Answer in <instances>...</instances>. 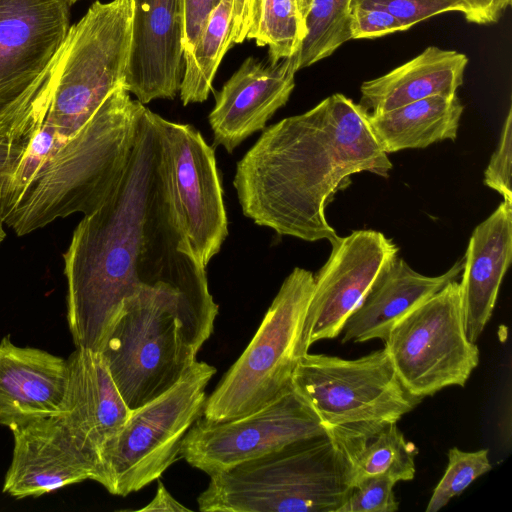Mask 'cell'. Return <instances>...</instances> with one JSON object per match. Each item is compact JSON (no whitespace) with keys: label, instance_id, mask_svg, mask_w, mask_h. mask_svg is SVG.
<instances>
[{"label":"cell","instance_id":"obj_37","mask_svg":"<svg viewBox=\"0 0 512 512\" xmlns=\"http://www.w3.org/2000/svg\"><path fill=\"white\" fill-rule=\"evenodd\" d=\"M260 1L261 0H257V2H256V11H255L254 24H253L252 30L250 31V33L247 36V39L249 38V36L251 35V33L253 32V30L255 28V25H256V22H257V18H258V13H259Z\"/></svg>","mask_w":512,"mask_h":512},{"label":"cell","instance_id":"obj_38","mask_svg":"<svg viewBox=\"0 0 512 512\" xmlns=\"http://www.w3.org/2000/svg\"><path fill=\"white\" fill-rule=\"evenodd\" d=\"M501 8L503 11L511 4V0H500Z\"/></svg>","mask_w":512,"mask_h":512},{"label":"cell","instance_id":"obj_14","mask_svg":"<svg viewBox=\"0 0 512 512\" xmlns=\"http://www.w3.org/2000/svg\"><path fill=\"white\" fill-rule=\"evenodd\" d=\"M67 0H0V112L33 82L64 40Z\"/></svg>","mask_w":512,"mask_h":512},{"label":"cell","instance_id":"obj_31","mask_svg":"<svg viewBox=\"0 0 512 512\" xmlns=\"http://www.w3.org/2000/svg\"><path fill=\"white\" fill-rule=\"evenodd\" d=\"M351 40L373 39L408 30L394 15L378 7H355L349 12Z\"/></svg>","mask_w":512,"mask_h":512},{"label":"cell","instance_id":"obj_17","mask_svg":"<svg viewBox=\"0 0 512 512\" xmlns=\"http://www.w3.org/2000/svg\"><path fill=\"white\" fill-rule=\"evenodd\" d=\"M68 388L67 359L19 347L9 336L0 342V424L10 429L59 415Z\"/></svg>","mask_w":512,"mask_h":512},{"label":"cell","instance_id":"obj_1","mask_svg":"<svg viewBox=\"0 0 512 512\" xmlns=\"http://www.w3.org/2000/svg\"><path fill=\"white\" fill-rule=\"evenodd\" d=\"M159 117L143 106L120 179L63 254L76 348L100 352L124 301L159 285L179 292L201 346L213 333L218 305L182 225Z\"/></svg>","mask_w":512,"mask_h":512},{"label":"cell","instance_id":"obj_9","mask_svg":"<svg viewBox=\"0 0 512 512\" xmlns=\"http://www.w3.org/2000/svg\"><path fill=\"white\" fill-rule=\"evenodd\" d=\"M292 385L324 428L398 422L421 401L402 385L385 347L357 359L307 352L297 362Z\"/></svg>","mask_w":512,"mask_h":512},{"label":"cell","instance_id":"obj_34","mask_svg":"<svg viewBox=\"0 0 512 512\" xmlns=\"http://www.w3.org/2000/svg\"><path fill=\"white\" fill-rule=\"evenodd\" d=\"M468 6V22L475 24L496 23L502 13L500 0H465Z\"/></svg>","mask_w":512,"mask_h":512},{"label":"cell","instance_id":"obj_15","mask_svg":"<svg viewBox=\"0 0 512 512\" xmlns=\"http://www.w3.org/2000/svg\"><path fill=\"white\" fill-rule=\"evenodd\" d=\"M131 42L125 88L147 104L174 99L183 73L180 0H130Z\"/></svg>","mask_w":512,"mask_h":512},{"label":"cell","instance_id":"obj_13","mask_svg":"<svg viewBox=\"0 0 512 512\" xmlns=\"http://www.w3.org/2000/svg\"><path fill=\"white\" fill-rule=\"evenodd\" d=\"M14 448L3 492L21 499L65 486L95 481L97 458L88 452L60 415L11 428Z\"/></svg>","mask_w":512,"mask_h":512},{"label":"cell","instance_id":"obj_18","mask_svg":"<svg viewBox=\"0 0 512 512\" xmlns=\"http://www.w3.org/2000/svg\"><path fill=\"white\" fill-rule=\"evenodd\" d=\"M68 388L61 418L98 460L102 444L125 423L131 410L100 352L76 348L67 359Z\"/></svg>","mask_w":512,"mask_h":512},{"label":"cell","instance_id":"obj_12","mask_svg":"<svg viewBox=\"0 0 512 512\" xmlns=\"http://www.w3.org/2000/svg\"><path fill=\"white\" fill-rule=\"evenodd\" d=\"M330 243L328 260L314 275L301 338L305 354L315 342L341 334L348 316L398 253L391 239L374 230L353 231Z\"/></svg>","mask_w":512,"mask_h":512},{"label":"cell","instance_id":"obj_3","mask_svg":"<svg viewBox=\"0 0 512 512\" xmlns=\"http://www.w3.org/2000/svg\"><path fill=\"white\" fill-rule=\"evenodd\" d=\"M144 104L117 87L96 113L33 104L4 117L18 146L0 190V215L18 236L98 209L120 179Z\"/></svg>","mask_w":512,"mask_h":512},{"label":"cell","instance_id":"obj_11","mask_svg":"<svg viewBox=\"0 0 512 512\" xmlns=\"http://www.w3.org/2000/svg\"><path fill=\"white\" fill-rule=\"evenodd\" d=\"M177 209L192 250L206 267L228 235L214 149L189 124L159 117Z\"/></svg>","mask_w":512,"mask_h":512},{"label":"cell","instance_id":"obj_19","mask_svg":"<svg viewBox=\"0 0 512 512\" xmlns=\"http://www.w3.org/2000/svg\"><path fill=\"white\" fill-rule=\"evenodd\" d=\"M463 267L464 257L444 274L426 276L413 270L403 258L394 257L348 316L342 329V343L384 341L400 318L456 280Z\"/></svg>","mask_w":512,"mask_h":512},{"label":"cell","instance_id":"obj_22","mask_svg":"<svg viewBox=\"0 0 512 512\" xmlns=\"http://www.w3.org/2000/svg\"><path fill=\"white\" fill-rule=\"evenodd\" d=\"M349 470L352 486L363 478L390 474L399 481L414 478L418 448L406 440L397 422H358L325 428Z\"/></svg>","mask_w":512,"mask_h":512},{"label":"cell","instance_id":"obj_25","mask_svg":"<svg viewBox=\"0 0 512 512\" xmlns=\"http://www.w3.org/2000/svg\"><path fill=\"white\" fill-rule=\"evenodd\" d=\"M351 0H302L306 36L296 55L297 71L331 56L350 37Z\"/></svg>","mask_w":512,"mask_h":512},{"label":"cell","instance_id":"obj_16","mask_svg":"<svg viewBox=\"0 0 512 512\" xmlns=\"http://www.w3.org/2000/svg\"><path fill=\"white\" fill-rule=\"evenodd\" d=\"M296 55L276 64L247 57L216 95L208 116L215 145L231 153L284 106L295 86Z\"/></svg>","mask_w":512,"mask_h":512},{"label":"cell","instance_id":"obj_27","mask_svg":"<svg viewBox=\"0 0 512 512\" xmlns=\"http://www.w3.org/2000/svg\"><path fill=\"white\" fill-rule=\"evenodd\" d=\"M491 468L488 449L466 452L457 447L451 448L445 473L432 493L426 512H436L443 508Z\"/></svg>","mask_w":512,"mask_h":512},{"label":"cell","instance_id":"obj_7","mask_svg":"<svg viewBox=\"0 0 512 512\" xmlns=\"http://www.w3.org/2000/svg\"><path fill=\"white\" fill-rule=\"evenodd\" d=\"M314 287L312 272L295 267L282 283L246 349L207 397L203 415L221 422L251 413L292 386Z\"/></svg>","mask_w":512,"mask_h":512},{"label":"cell","instance_id":"obj_23","mask_svg":"<svg viewBox=\"0 0 512 512\" xmlns=\"http://www.w3.org/2000/svg\"><path fill=\"white\" fill-rule=\"evenodd\" d=\"M463 110L456 94L437 95L384 113H368V120L379 145L388 154L455 140Z\"/></svg>","mask_w":512,"mask_h":512},{"label":"cell","instance_id":"obj_4","mask_svg":"<svg viewBox=\"0 0 512 512\" xmlns=\"http://www.w3.org/2000/svg\"><path fill=\"white\" fill-rule=\"evenodd\" d=\"M352 488L327 433L288 444L210 476L202 512H336Z\"/></svg>","mask_w":512,"mask_h":512},{"label":"cell","instance_id":"obj_6","mask_svg":"<svg viewBox=\"0 0 512 512\" xmlns=\"http://www.w3.org/2000/svg\"><path fill=\"white\" fill-rule=\"evenodd\" d=\"M215 374L214 366L196 360L174 386L131 410L100 447L95 481L125 497L158 480L181 458L182 441L203 415L206 387Z\"/></svg>","mask_w":512,"mask_h":512},{"label":"cell","instance_id":"obj_39","mask_svg":"<svg viewBox=\"0 0 512 512\" xmlns=\"http://www.w3.org/2000/svg\"><path fill=\"white\" fill-rule=\"evenodd\" d=\"M69 2L70 5H73L74 3L80 1V0H67Z\"/></svg>","mask_w":512,"mask_h":512},{"label":"cell","instance_id":"obj_20","mask_svg":"<svg viewBox=\"0 0 512 512\" xmlns=\"http://www.w3.org/2000/svg\"><path fill=\"white\" fill-rule=\"evenodd\" d=\"M512 257V202L504 200L474 229L460 282L466 334L476 343L493 313Z\"/></svg>","mask_w":512,"mask_h":512},{"label":"cell","instance_id":"obj_36","mask_svg":"<svg viewBox=\"0 0 512 512\" xmlns=\"http://www.w3.org/2000/svg\"><path fill=\"white\" fill-rule=\"evenodd\" d=\"M19 156L17 145L0 132V190L12 173Z\"/></svg>","mask_w":512,"mask_h":512},{"label":"cell","instance_id":"obj_30","mask_svg":"<svg viewBox=\"0 0 512 512\" xmlns=\"http://www.w3.org/2000/svg\"><path fill=\"white\" fill-rule=\"evenodd\" d=\"M512 110L509 108L504 121L498 147L484 172V184L497 191L504 200L512 202Z\"/></svg>","mask_w":512,"mask_h":512},{"label":"cell","instance_id":"obj_35","mask_svg":"<svg viewBox=\"0 0 512 512\" xmlns=\"http://www.w3.org/2000/svg\"><path fill=\"white\" fill-rule=\"evenodd\" d=\"M158 481V487L153 499L143 508L138 509V512L144 511H167V512H181L191 511L190 508L178 502L166 489L164 483Z\"/></svg>","mask_w":512,"mask_h":512},{"label":"cell","instance_id":"obj_10","mask_svg":"<svg viewBox=\"0 0 512 512\" xmlns=\"http://www.w3.org/2000/svg\"><path fill=\"white\" fill-rule=\"evenodd\" d=\"M325 433L317 415L292 385L246 415L221 422L200 417L187 431L180 455L189 465L211 476Z\"/></svg>","mask_w":512,"mask_h":512},{"label":"cell","instance_id":"obj_26","mask_svg":"<svg viewBox=\"0 0 512 512\" xmlns=\"http://www.w3.org/2000/svg\"><path fill=\"white\" fill-rule=\"evenodd\" d=\"M302 0H261L255 28L248 39L268 48V61L276 64L298 54L306 36Z\"/></svg>","mask_w":512,"mask_h":512},{"label":"cell","instance_id":"obj_29","mask_svg":"<svg viewBox=\"0 0 512 512\" xmlns=\"http://www.w3.org/2000/svg\"><path fill=\"white\" fill-rule=\"evenodd\" d=\"M355 7H378L399 19L408 29L423 20L451 11L468 16L465 0H351Z\"/></svg>","mask_w":512,"mask_h":512},{"label":"cell","instance_id":"obj_32","mask_svg":"<svg viewBox=\"0 0 512 512\" xmlns=\"http://www.w3.org/2000/svg\"><path fill=\"white\" fill-rule=\"evenodd\" d=\"M183 24V53L190 51L197 42L210 12L220 0H180Z\"/></svg>","mask_w":512,"mask_h":512},{"label":"cell","instance_id":"obj_33","mask_svg":"<svg viewBox=\"0 0 512 512\" xmlns=\"http://www.w3.org/2000/svg\"><path fill=\"white\" fill-rule=\"evenodd\" d=\"M257 0H233L231 44H240L252 30Z\"/></svg>","mask_w":512,"mask_h":512},{"label":"cell","instance_id":"obj_2","mask_svg":"<svg viewBox=\"0 0 512 512\" xmlns=\"http://www.w3.org/2000/svg\"><path fill=\"white\" fill-rule=\"evenodd\" d=\"M368 113L336 93L266 128L236 166L233 185L243 214L279 235L335 240L325 216L333 195L353 174L388 177L393 167Z\"/></svg>","mask_w":512,"mask_h":512},{"label":"cell","instance_id":"obj_5","mask_svg":"<svg viewBox=\"0 0 512 512\" xmlns=\"http://www.w3.org/2000/svg\"><path fill=\"white\" fill-rule=\"evenodd\" d=\"M200 348L181 295L159 285L124 301L100 354L126 405L134 410L174 386Z\"/></svg>","mask_w":512,"mask_h":512},{"label":"cell","instance_id":"obj_28","mask_svg":"<svg viewBox=\"0 0 512 512\" xmlns=\"http://www.w3.org/2000/svg\"><path fill=\"white\" fill-rule=\"evenodd\" d=\"M396 483L386 473L363 478L352 486L336 512H395L399 508L393 492Z\"/></svg>","mask_w":512,"mask_h":512},{"label":"cell","instance_id":"obj_21","mask_svg":"<svg viewBox=\"0 0 512 512\" xmlns=\"http://www.w3.org/2000/svg\"><path fill=\"white\" fill-rule=\"evenodd\" d=\"M467 64L463 53L428 46L387 74L363 82L360 105L380 114L424 98L455 95Z\"/></svg>","mask_w":512,"mask_h":512},{"label":"cell","instance_id":"obj_8","mask_svg":"<svg viewBox=\"0 0 512 512\" xmlns=\"http://www.w3.org/2000/svg\"><path fill=\"white\" fill-rule=\"evenodd\" d=\"M384 341L402 385L420 400L464 386L479 363V349L466 334L456 280L400 318Z\"/></svg>","mask_w":512,"mask_h":512},{"label":"cell","instance_id":"obj_24","mask_svg":"<svg viewBox=\"0 0 512 512\" xmlns=\"http://www.w3.org/2000/svg\"><path fill=\"white\" fill-rule=\"evenodd\" d=\"M233 0H220L210 12L194 47L183 53L184 73L179 89L186 106L207 100L218 67L231 48Z\"/></svg>","mask_w":512,"mask_h":512}]
</instances>
